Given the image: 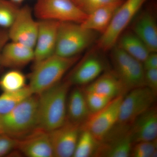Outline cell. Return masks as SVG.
Here are the masks:
<instances>
[{"label": "cell", "mask_w": 157, "mask_h": 157, "mask_svg": "<svg viewBox=\"0 0 157 157\" xmlns=\"http://www.w3.org/2000/svg\"><path fill=\"white\" fill-rule=\"evenodd\" d=\"M34 59V48L11 41L6 43L2 49L0 64L1 67L19 70L33 61Z\"/></svg>", "instance_id": "17"}, {"label": "cell", "mask_w": 157, "mask_h": 157, "mask_svg": "<svg viewBox=\"0 0 157 157\" xmlns=\"http://www.w3.org/2000/svg\"><path fill=\"white\" fill-rule=\"evenodd\" d=\"M71 85L61 81L38 94V128L50 132L67 121V100Z\"/></svg>", "instance_id": "1"}, {"label": "cell", "mask_w": 157, "mask_h": 157, "mask_svg": "<svg viewBox=\"0 0 157 157\" xmlns=\"http://www.w3.org/2000/svg\"><path fill=\"white\" fill-rule=\"evenodd\" d=\"M18 5L9 0H0V27L9 29L18 13Z\"/></svg>", "instance_id": "26"}, {"label": "cell", "mask_w": 157, "mask_h": 157, "mask_svg": "<svg viewBox=\"0 0 157 157\" xmlns=\"http://www.w3.org/2000/svg\"><path fill=\"white\" fill-rule=\"evenodd\" d=\"M32 94L28 85L16 91L3 92L0 95V116L8 113Z\"/></svg>", "instance_id": "24"}, {"label": "cell", "mask_w": 157, "mask_h": 157, "mask_svg": "<svg viewBox=\"0 0 157 157\" xmlns=\"http://www.w3.org/2000/svg\"><path fill=\"white\" fill-rule=\"evenodd\" d=\"M26 86L25 75L17 69H11L0 78V89L3 92L16 91Z\"/></svg>", "instance_id": "25"}, {"label": "cell", "mask_w": 157, "mask_h": 157, "mask_svg": "<svg viewBox=\"0 0 157 157\" xmlns=\"http://www.w3.org/2000/svg\"><path fill=\"white\" fill-rule=\"evenodd\" d=\"M82 88L85 91L98 93L111 99L124 96L128 92L113 70L105 72Z\"/></svg>", "instance_id": "18"}, {"label": "cell", "mask_w": 157, "mask_h": 157, "mask_svg": "<svg viewBox=\"0 0 157 157\" xmlns=\"http://www.w3.org/2000/svg\"><path fill=\"white\" fill-rule=\"evenodd\" d=\"M16 139L5 133L0 134V157L9 155L15 149Z\"/></svg>", "instance_id": "30"}, {"label": "cell", "mask_w": 157, "mask_h": 157, "mask_svg": "<svg viewBox=\"0 0 157 157\" xmlns=\"http://www.w3.org/2000/svg\"><path fill=\"white\" fill-rule=\"evenodd\" d=\"M98 144L99 141L90 132L81 128L73 157H94Z\"/></svg>", "instance_id": "23"}, {"label": "cell", "mask_w": 157, "mask_h": 157, "mask_svg": "<svg viewBox=\"0 0 157 157\" xmlns=\"http://www.w3.org/2000/svg\"><path fill=\"white\" fill-rule=\"evenodd\" d=\"M39 28V21L33 16L28 6L20 8L13 23L8 29L9 40L34 48Z\"/></svg>", "instance_id": "11"}, {"label": "cell", "mask_w": 157, "mask_h": 157, "mask_svg": "<svg viewBox=\"0 0 157 157\" xmlns=\"http://www.w3.org/2000/svg\"><path fill=\"white\" fill-rule=\"evenodd\" d=\"M9 40L8 30L6 29L0 30V55L4 45H6ZM1 67V65L0 64V67Z\"/></svg>", "instance_id": "33"}, {"label": "cell", "mask_w": 157, "mask_h": 157, "mask_svg": "<svg viewBox=\"0 0 157 157\" xmlns=\"http://www.w3.org/2000/svg\"><path fill=\"white\" fill-rule=\"evenodd\" d=\"M124 96L112 99L103 109L90 113L81 128L90 132L98 141L102 140L117 123Z\"/></svg>", "instance_id": "9"}, {"label": "cell", "mask_w": 157, "mask_h": 157, "mask_svg": "<svg viewBox=\"0 0 157 157\" xmlns=\"http://www.w3.org/2000/svg\"><path fill=\"white\" fill-rule=\"evenodd\" d=\"M146 1L124 0L117 9L108 28L97 40V48L104 52L111 50Z\"/></svg>", "instance_id": "5"}, {"label": "cell", "mask_w": 157, "mask_h": 157, "mask_svg": "<svg viewBox=\"0 0 157 157\" xmlns=\"http://www.w3.org/2000/svg\"><path fill=\"white\" fill-rule=\"evenodd\" d=\"M115 45L142 63L151 53L141 39L132 31L124 32Z\"/></svg>", "instance_id": "21"}, {"label": "cell", "mask_w": 157, "mask_h": 157, "mask_svg": "<svg viewBox=\"0 0 157 157\" xmlns=\"http://www.w3.org/2000/svg\"><path fill=\"white\" fill-rule=\"evenodd\" d=\"M38 21V33L34 48V65L55 54L60 23V21L48 20Z\"/></svg>", "instance_id": "14"}, {"label": "cell", "mask_w": 157, "mask_h": 157, "mask_svg": "<svg viewBox=\"0 0 157 157\" xmlns=\"http://www.w3.org/2000/svg\"><path fill=\"white\" fill-rule=\"evenodd\" d=\"M106 68L104 59L93 52L78 63L66 80L71 86H85L101 76Z\"/></svg>", "instance_id": "13"}, {"label": "cell", "mask_w": 157, "mask_h": 157, "mask_svg": "<svg viewBox=\"0 0 157 157\" xmlns=\"http://www.w3.org/2000/svg\"><path fill=\"white\" fill-rule=\"evenodd\" d=\"M71 1L75 3L77 6H78L80 9H81V7L82 0H71Z\"/></svg>", "instance_id": "34"}, {"label": "cell", "mask_w": 157, "mask_h": 157, "mask_svg": "<svg viewBox=\"0 0 157 157\" xmlns=\"http://www.w3.org/2000/svg\"><path fill=\"white\" fill-rule=\"evenodd\" d=\"M80 131V125L67 120L61 126L48 132L54 157H73Z\"/></svg>", "instance_id": "12"}, {"label": "cell", "mask_w": 157, "mask_h": 157, "mask_svg": "<svg viewBox=\"0 0 157 157\" xmlns=\"http://www.w3.org/2000/svg\"><path fill=\"white\" fill-rule=\"evenodd\" d=\"M34 14L39 20L81 23L88 14L71 0H37Z\"/></svg>", "instance_id": "7"}, {"label": "cell", "mask_w": 157, "mask_h": 157, "mask_svg": "<svg viewBox=\"0 0 157 157\" xmlns=\"http://www.w3.org/2000/svg\"><path fill=\"white\" fill-rule=\"evenodd\" d=\"M79 58V55L64 57L54 54L34 65L28 85L32 94H39L60 82Z\"/></svg>", "instance_id": "3"}, {"label": "cell", "mask_w": 157, "mask_h": 157, "mask_svg": "<svg viewBox=\"0 0 157 157\" xmlns=\"http://www.w3.org/2000/svg\"><path fill=\"white\" fill-rule=\"evenodd\" d=\"M15 150L28 157H54L49 133L39 128L16 140Z\"/></svg>", "instance_id": "15"}, {"label": "cell", "mask_w": 157, "mask_h": 157, "mask_svg": "<svg viewBox=\"0 0 157 157\" xmlns=\"http://www.w3.org/2000/svg\"><path fill=\"white\" fill-rule=\"evenodd\" d=\"M132 31L141 39L150 52H157V25L151 13L144 11L133 23Z\"/></svg>", "instance_id": "19"}, {"label": "cell", "mask_w": 157, "mask_h": 157, "mask_svg": "<svg viewBox=\"0 0 157 157\" xmlns=\"http://www.w3.org/2000/svg\"><path fill=\"white\" fill-rule=\"evenodd\" d=\"M9 1L18 5L22 3L24 0H9Z\"/></svg>", "instance_id": "35"}, {"label": "cell", "mask_w": 157, "mask_h": 157, "mask_svg": "<svg viewBox=\"0 0 157 157\" xmlns=\"http://www.w3.org/2000/svg\"><path fill=\"white\" fill-rule=\"evenodd\" d=\"M90 113L82 87L76 86L68 94L67 104V120L81 126Z\"/></svg>", "instance_id": "20"}, {"label": "cell", "mask_w": 157, "mask_h": 157, "mask_svg": "<svg viewBox=\"0 0 157 157\" xmlns=\"http://www.w3.org/2000/svg\"><path fill=\"white\" fill-rule=\"evenodd\" d=\"M2 133H4L3 132V129L2 128V127L1 126V124H0V134Z\"/></svg>", "instance_id": "36"}, {"label": "cell", "mask_w": 157, "mask_h": 157, "mask_svg": "<svg viewBox=\"0 0 157 157\" xmlns=\"http://www.w3.org/2000/svg\"><path fill=\"white\" fill-rule=\"evenodd\" d=\"M83 90L90 113L97 112L103 109L113 99L98 93L86 91Z\"/></svg>", "instance_id": "28"}, {"label": "cell", "mask_w": 157, "mask_h": 157, "mask_svg": "<svg viewBox=\"0 0 157 157\" xmlns=\"http://www.w3.org/2000/svg\"><path fill=\"white\" fill-rule=\"evenodd\" d=\"M144 70L157 69V52H151L142 63Z\"/></svg>", "instance_id": "32"}, {"label": "cell", "mask_w": 157, "mask_h": 157, "mask_svg": "<svg viewBox=\"0 0 157 157\" xmlns=\"http://www.w3.org/2000/svg\"><path fill=\"white\" fill-rule=\"evenodd\" d=\"M157 138L151 141L133 144L131 150L132 157H156Z\"/></svg>", "instance_id": "27"}, {"label": "cell", "mask_w": 157, "mask_h": 157, "mask_svg": "<svg viewBox=\"0 0 157 157\" xmlns=\"http://www.w3.org/2000/svg\"><path fill=\"white\" fill-rule=\"evenodd\" d=\"M119 6H108L96 10L88 14L86 19L80 24L85 29L103 34L108 28Z\"/></svg>", "instance_id": "22"}, {"label": "cell", "mask_w": 157, "mask_h": 157, "mask_svg": "<svg viewBox=\"0 0 157 157\" xmlns=\"http://www.w3.org/2000/svg\"><path fill=\"white\" fill-rule=\"evenodd\" d=\"M131 126L117 123L101 141L95 157L131 156L133 141L130 132Z\"/></svg>", "instance_id": "10"}, {"label": "cell", "mask_w": 157, "mask_h": 157, "mask_svg": "<svg viewBox=\"0 0 157 157\" xmlns=\"http://www.w3.org/2000/svg\"><path fill=\"white\" fill-rule=\"evenodd\" d=\"M113 71L128 90L145 86L142 63L115 45L111 49Z\"/></svg>", "instance_id": "6"}, {"label": "cell", "mask_w": 157, "mask_h": 157, "mask_svg": "<svg viewBox=\"0 0 157 157\" xmlns=\"http://www.w3.org/2000/svg\"><path fill=\"white\" fill-rule=\"evenodd\" d=\"M130 132L133 144L157 139V108L155 104L133 121Z\"/></svg>", "instance_id": "16"}, {"label": "cell", "mask_w": 157, "mask_h": 157, "mask_svg": "<svg viewBox=\"0 0 157 157\" xmlns=\"http://www.w3.org/2000/svg\"><path fill=\"white\" fill-rule=\"evenodd\" d=\"M38 95H31L8 113L0 116L5 134L17 140L38 128Z\"/></svg>", "instance_id": "2"}, {"label": "cell", "mask_w": 157, "mask_h": 157, "mask_svg": "<svg viewBox=\"0 0 157 157\" xmlns=\"http://www.w3.org/2000/svg\"><path fill=\"white\" fill-rule=\"evenodd\" d=\"M144 83L156 95L157 94V69L144 70Z\"/></svg>", "instance_id": "31"}, {"label": "cell", "mask_w": 157, "mask_h": 157, "mask_svg": "<svg viewBox=\"0 0 157 157\" xmlns=\"http://www.w3.org/2000/svg\"><path fill=\"white\" fill-rule=\"evenodd\" d=\"M156 97L146 86L129 91L121 103L117 123L131 125L139 116L155 105Z\"/></svg>", "instance_id": "8"}, {"label": "cell", "mask_w": 157, "mask_h": 157, "mask_svg": "<svg viewBox=\"0 0 157 157\" xmlns=\"http://www.w3.org/2000/svg\"><path fill=\"white\" fill-rule=\"evenodd\" d=\"M124 0H82L81 9L89 14L101 8L111 6H120Z\"/></svg>", "instance_id": "29"}, {"label": "cell", "mask_w": 157, "mask_h": 157, "mask_svg": "<svg viewBox=\"0 0 157 157\" xmlns=\"http://www.w3.org/2000/svg\"><path fill=\"white\" fill-rule=\"evenodd\" d=\"M97 33L80 23L60 22L55 54L64 57L78 56L97 40Z\"/></svg>", "instance_id": "4"}]
</instances>
